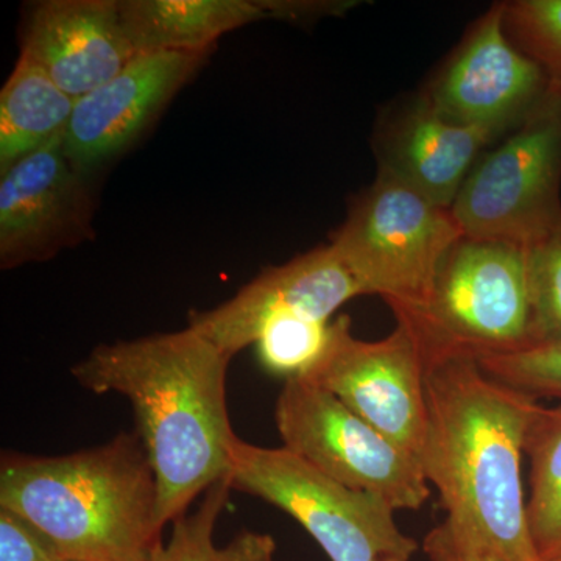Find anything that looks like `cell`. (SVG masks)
<instances>
[{
  "label": "cell",
  "mask_w": 561,
  "mask_h": 561,
  "mask_svg": "<svg viewBox=\"0 0 561 561\" xmlns=\"http://www.w3.org/2000/svg\"><path fill=\"white\" fill-rule=\"evenodd\" d=\"M230 362L219 346L187 327L102 343L70 370L83 389L130 401L157 479L162 529L230 474L238 438L227 404Z\"/></svg>",
  "instance_id": "cell-1"
},
{
  "label": "cell",
  "mask_w": 561,
  "mask_h": 561,
  "mask_svg": "<svg viewBox=\"0 0 561 561\" xmlns=\"http://www.w3.org/2000/svg\"><path fill=\"white\" fill-rule=\"evenodd\" d=\"M427 427L419 461L446 519L501 561H540L523 485L537 398L491 378L471 356L427 362Z\"/></svg>",
  "instance_id": "cell-2"
},
{
  "label": "cell",
  "mask_w": 561,
  "mask_h": 561,
  "mask_svg": "<svg viewBox=\"0 0 561 561\" xmlns=\"http://www.w3.org/2000/svg\"><path fill=\"white\" fill-rule=\"evenodd\" d=\"M0 507L61 560L147 561L161 545L157 479L136 431L65 456L3 454Z\"/></svg>",
  "instance_id": "cell-3"
},
{
  "label": "cell",
  "mask_w": 561,
  "mask_h": 561,
  "mask_svg": "<svg viewBox=\"0 0 561 561\" xmlns=\"http://www.w3.org/2000/svg\"><path fill=\"white\" fill-rule=\"evenodd\" d=\"M427 362L534 345L529 245L465 234L443 260L426 301L397 317Z\"/></svg>",
  "instance_id": "cell-4"
},
{
  "label": "cell",
  "mask_w": 561,
  "mask_h": 561,
  "mask_svg": "<svg viewBox=\"0 0 561 561\" xmlns=\"http://www.w3.org/2000/svg\"><path fill=\"white\" fill-rule=\"evenodd\" d=\"M463 236L453 208L379 172L330 243L365 295H378L400 317L426 301L443 260Z\"/></svg>",
  "instance_id": "cell-5"
},
{
  "label": "cell",
  "mask_w": 561,
  "mask_h": 561,
  "mask_svg": "<svg viewBox=\"0 0 561 561\" xmlns=\"http://www.w3.org/2000/svg\"><path fill=\"white\" fill-rule=\"evenodd\" d=\"M228 482L231 490L289 513L331 561L411 559L419 549L386 501L343 485L284 446L264 448L236 438Z\"/></svg>",
  "instance_id": "cell-6"
},
{
  "label": "cell",
  "mask_w": 561,
  "mask_h": 561,
  "mask_svg": "<svg viewBox=\"0 0 561 561\" xmlns=\"http://www.w3.org/2000/svg\"><path fill=\"white\" fill-rule=\"evenodd\" d=\"M561 83L481 158L453 206L472 238L540 241L561 225Z\"/></svg>",
  "instance_id": "cell-7"
},
{
  "label": "cell",
  "mask_w": 561,
  "mask_h": 561,
  "mask_svg": "<svg viewBox=\"0 0 561 561\" xmlns=\"http://www.w3.org/2000/svg\"><path fill=\"white\" fill-rule=\"evenodd\" d=\"M275 421L284 448L343 485L373 494L393 511L426 504L431 489L419 459L311 379L284 382Z\"/></svg>",
  "instance_id": "cell-8"
},
{
  "label": "cell",
  "mask_w": 561,
  "mask_h": 561,
  "mask_svg": "<svg viewBox=\"0 0 561 561\" xmlns=\"http://www.w3.org/2000/svg\"><path fill=\"white\" fill-rule=\"evenodd\" d=\"M427 365L420 343L397 323L381 341L354 337L348 316L331 321L311 379L331 391L383 437L419 459L427 427Z\"/></svg>",
  "instance_id": "cell-9"
},
{
  "label": "cell",
  "mask_w": 561,
  "mask_h": 561,
  "mask_svg": "<svg viewBox=\"0 0 561 561\" xmlns=\"http://www.w3.org/2000/svg\"><path fill=\"white\" fill-rule=\"evenodd\" d=\"M549 83L545 69L508 35L505 3H496L423 94L446 119L496 140L526 119Z\"/></svg>",
  "instance_id": "cell-10"
},
{
  "label": "cell",
  "mask_w": 561,
  "mask_h": 561,
  "mask_svg": "<svg viewBox=\"0 0 561 561\" xmlns=\"http://www.w3.org/2000/svg\"><path fill=\"white\" fill-rule=\"evenodd\" d=\"M62 135L2 172V271L50 260L60 251L94 238L90 176L70 164Z\"/></svg>",
  "instance_id": "cell-11"
},
{
  "label": "cell",
  "mask_w": 561,
  "mask_h": 561,
  "mask_svg": "<svg viewBox=\"0 0 561 561\" xmlns=\"http://www.w3.org/2000/svg\"><path fill=\"white\" fill-rule=\"evenodd\" d=\"M208 57L194 51L138 55L116 77L77 99L62 135L70 164L91 176L130 150Z\"/></svg>",
  "instance_id": "cell-12"
},
{
  "label": "cell",
  "mask_w": 561,
  "mask_h": 561,
  "mask_svg": "<svg viewBox=\"0 0 561 561\" xmlns=\"http://www.w3.org/2000/svg\"><path fill=\"white\" fill-rule=\"evenodd\" d=\"M365 295L364 287L331 243L262 271L230 300L208 311H192V328L225 354L234 357L254 345L265 321L283 312L321 321L346 301Z\"/></svg>",
  "instance_id": "cell-13"
},
{
  "label": "cell",
  "mask_w": 561,
  "mask_h": 561,
  "mask_svg": "<svg viewBox=\"0 0 561 561\" xmlns=\"http://www.w3.org/2000/svg\"><path fill=\"white\" fill-rule=\"evenodd\" d=\"M21 57L80 99L138 55L122 28L119 0H41L21 24Z\"/></svg>",
  "instance_id": "cell-14"
},
{
  "label": "cell",
  "mask_w": 561,
  "mask_h": 561,
  "mask_svg": "<svg viewBox=\"0 0 561 561\" xmlns=\"http://www.w3.org/2000/svg\"><path fill=\"white\" fill-rule=\"evenodd\" d=\"M493 140L489 133L446 119L421 94L382 122L376 140L379 172L453 208Z\"/></svg>",
  "instance_id": "cell-15"
},
{
  "label": "cell",
  "mask_w": 561,
  "mask_h": 561,
  "mask_svg": "<svg viewBox=\"0 0 561 561\" xmlns=\"http://www.w3.org/2000/svg\"><path fill=\"white\" fill-rule=\"evenodd\" d=\"M119 11L136 55L209 54L227 33L272 18L267 0H119Z\"/></svg>",
  "instance_id": "cell-16"
},
{
  "label": "cell",
  "mask_w": 561,
  "mask_h": 561,
  "mask_svg": "<svg viewBox=\"0 0 561 561\" xmlns=\"http://www.w3.org/2000/svg\"><path fill=\"white\" fill-rule=\"evenodd\" d=\"M76 102L20 55L0 92V173L61 136Z\"/></svg>",
  "instance_id": "cell-17"
},
{
  "label": "cell",
  "mask_w": 561,
  "mask_h": 561,
  "mask_svg": "<svg viewBox=\"0 0 561 561\" xmlns=\"http://www.w3.org/2000/svg\"><path fill=\"white\" fill-rule=\"evenodd\" d=\"M526 456L530 460L527 522L531 542L541 560L561 559V401L540 404L529 432Z\"/></svg>",
  "instance_id": "cell-18"
},
{
  "label": "cell",
  "mask_w": 561,
  "mask_h": 561,
  "mask_svg": "<svg viewBox=\"0 0 561 561\" xmlns=\"http://www.w3.org/2000/svg\"><path fill=\"white\" fill-rule=\"evenodd\" d=\"M230 493L228 479L210 486L197 511L172 523L171 538L161 541L147 561H273L276 542L267 534L245 530L228 545L214 542V530Z\"/></svg>",
  "instance_id": "cell-19"
},
{
  "label": "cell",
  "mask_w": 561,
  "mask_h": 561,
  "mask_svg": "<svg viewBox=\"0 0 561 561\" xmlns=\"http://www.w3.org/2000/svg\"><path fill=\"white\" fill-rule=\"evenodd\" d=\"M331 321L311 319L300 313L283 312L265 321L257 334V360L265 371L283 378H301L319 360Z\"/></svg>",
  "instance_id": "cell-20"
},
{
  "label": "cell",
  "mask_w": 561,
  "mask_h": 561,
  "mask_svg": "<svg viewBox=\"0 0 561 561\" xmlns=\"http://www.w3.org/2000/svg\"><path fill=\"white\" fill-rule=\"evenodd\" d=\"M505 28L548 73L561 83V0H516L505 3Z\"/></svg>",
  "instance_id": "cell-21"
},
{
  "label": "cell",
  "mask_w": 561,
  "mask_h": 561,
  "mask_svg": "<svg viewBox=\"0 0 561 561\" xmlns=\"http://www.w3.org/2000/svg\"><path fill=\"white\" fill-rule=\"evenodd\" d=\"M482 370L534 398L561 401V341L537 343L513 353L479 357Z\"/></svg>",
  "instance_id": "cell-22"
},
{
  "label": "cell",
  "mask_w": 561,
  "mask_h": 561,
  "mask_svg": "<svg viewBox=\"0 0 561 561\" xmlns=\"http://www.w3.org/2000/svg\"><path fill=\"white\" fill-rule=\"evenodd\" d=\"M529 262L534 345L561 341V225L530 243Z\"/></svg>",
  "instance_id": "cell-23"
},
{
  "label": "cell",
  "mask_w": 561,
  "mask_h": 561,
  "mask_svg": "<svg viewBox=\"0 0 561 561\" xmlns=\"http://www.w3.org/2000/svg\"><path fill=\"white\" fill-rule=\"evenodd\" d=\"M0 561H61L50 541L20 515L0 507Z\"/></svg>",
  "instance_id": "cell-24"
},
{
  "label": "cell",
  "mask_w": 561,
  "mask_h": 561,
  "mask_svg": "<svg viewBox=\"0 0 561 561\" xmlns=\"http://www.w3.org/2000/svg\"><path fill=\"white\" fill-rule=\"evenodd\" d=\"M423 551L430 561H501L481 541L446 518L426 535Z\"/></svg>",
  "instance_id": "cell-25"
},
{
  "label": "cell",
  "mask_w": 561,
  "mask_h": 561,
  "mask_svg": "<svg viewBox=\"0 0 561 561\" xmlns=\"http://www.w3.org/2000/svg\"><path fill=\"white\" fill-rule=\"evenodd\" d=\"M379 561H411V559H405V557H391V559H383Z\"/></svg>",
  "instance_id": "cell-26"
},
{
  "label": "cell",
  "mask_w": 561,
  "mask_h": 561,
  "mask_svg": "<svg viewBox=\"0 0 561 561\" xmlns=\"http://www.w3.org/2000/svg\"><path fill=\"white\" fill-rule=\"evenodd\" d=\"M541 561H561V559L541 560Z\"/></svg>",
  "instance_id": "cell-27"
},
{
  "label": "cell",
  "mask_w": 561,
  "mask_h": 561,
  "mask_svg": "<svg viewBox=\"0 0 561 561\" xmlns=\"http://www.w3.org/2000/svg\"><path fill=\"white\" fill-rule=\"evenodd\" d=\"M61 561H70V560H61Z\"/></svg>",
  "instance_id": "cell-28"
}]
</instances>
